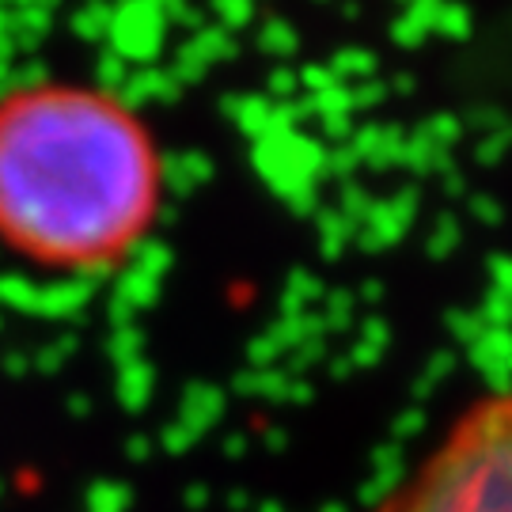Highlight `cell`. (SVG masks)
Listing matches in <instances>:
<instances>
[{"label": "cell", "mask_w": 512, "mask_h": 512, "mask_svg": "<svg viewBox=\"0 0 512 512\" xmlns=\"http://www.w3.org/2000/svg\"><path fill=\"white\" fill-rule=\"evenodd\" d=\"M164 152L118 95L35 84L0 99V247L38 270L103 274L160 220Z\"/></svg>", "instance_id": "1"}, {"label": "cell", "mask_w": 512, "mask_h": 512, "mask_svg": "<svg viewBox=\"0 0 512 512\" xmlns=\"http://www.w3.org/2000/svg\"><path fill=\"white\" fill-rule=\"evenodd\" d=\"M376 512H512V391L467 406Z\"/></svg>", "instance_id": "2"}]
</instances>
